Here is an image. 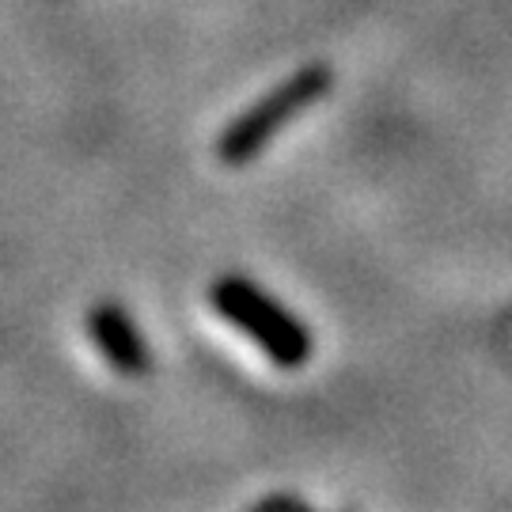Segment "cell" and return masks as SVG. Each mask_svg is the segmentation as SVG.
Instances as JSON below:
<instances>
[{
  "label": "cell",
  "instance_id": "2",
  "mask_svg": "<svg viewBox=\"0 0 512 512\" xmlns=\"http://www.w3.org/2000/svg\"><path fill=\"white\" fill-rule=\"evenodd\" d=\"M334 88V69L315 61L296 69L293 76H285L281 84H274L270 92L255 99L247 110H239L236 118L217 133V160L224 167H243L262 156V148L274 141L281 129L293 122L296 114L311 110L315 103H323Z\"/></svg>",
  "mask_w": 512,
  "mask_h": 512
},
{
  "label": "cell",
  "instance_id": "3",
  "mask_svg": "<svg viewBox=\"0 0 512 512\" xmlns=\"http://www.w3.org/2000/svg\"><path fill=\"white\" fill-rule=\"evenodd\" d=\"M88 327V338L92 346L103 353V361L110 365V372L118 376H145L152 368V353H148V342L141 338V330L133 323L122 304H95L84 319Z\"/></svg>",
  "mask_w": 512,
  "mask_h": 512
},
{
  "label": "cell",
  "instance_id": "1",
  "mask_svg": "<svg viewBox=\"0 0 512 512\" xmlns=\"http://www.w3.org/2000/svg\"><path fill=\"white\" fill-rule=\"evenodd\" d=\"M209 304L228 327H236L243 338H251L266 353L270 365L293 372V368H304L311 361V353H315L311 330L251 277H217L209 285Z\"/></svg>",
  "mask_w": 512,
  "mask_h": 512
},
{
  "label": "cell",
  "instance_id": "4",
  "mask_svg": "<svg viewBox=\"0 0 512 512\" xmlns=\"http://www.w3.org/2000/svg\"><path fill=\"white\" fill-rule=\"evenodd\" d=\"M255 509H296V512H311V505L304 497H262Z\"/></svg>",
  "mask_w": 512,
  "mask_h": 512
}]
</instances>
